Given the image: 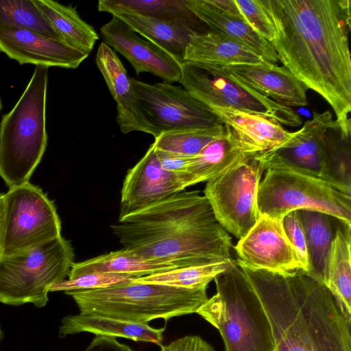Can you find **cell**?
Wrapping results in <instances>:
<instances>
[{"mask_svg": "<svg viewBox=\"0 0 351 351\" xmlns=\"http://www.w3.org/2000/svg\"><path fill=\"white\" fill-rule=\"evenodd\" d=\"M217 10L226 14L243 19L234 0H208ZM244 20V19H243ZM245 21V20H244Z\"/></svg>", "mask_w": 351, "mask_h": 351, "instance_id": "ab89813d", "label": "cell"}, {"mask_svg": "<svg viewBox=\"0 0 351 351\" xmlns=\"http://www.w3.org/2000/svg\"><path fill=\"white\" fill-rule=\"evenodd\" d=\"M48 69L35 67L19 99L0 122V176L9 189L29 182L46 149Z\"/></svg>", "mask_w": 351, "mask_h": 351, "instance_id": "8992f818", "label": "cell"}, {"mask_svg": "<svg viewBox=\"0 0 351 351\" xmlns=\"http://www.w3.org/2000/svg\"><path fill=\"white\" fill-rule=\"evenodd\" d=\"M123 248L180 267L231 258L232 240L199 191H182L111 226Z\"/></svg>", "mask_w": 351, "mask_h": 351, "instance_id": "7a4b0ae2", "label": "cell"}, {"mask_svg": "<svg viewBox=\"0 0 351 351\" xmlns=\"http://www.w3.org/2000/svg\"><path fill=\"white\" fill-rule=\"evenodd\" d=\"M264 59L248 47L210 30L191 36L184 62L218 66L258 64Z\"/></svg>", "mask_w": 351, "mask_h": 351, "instance_id": "cb8c5ba5", "label": "cell"}, {"mask_svg": "<svg viewBox=\"0 0 351 351\" xmlns=\"http://www.w3.org/2000/svg\"><path fill=\"white\" fill-rule=\"evenodd\" d=\"M207 287L186 289L132 282L104 289L65 292L76 303L80 313L148 324L196 313L208 299Z\"/></svg>", "mask_w": 351, "mask_h": 351, "instance_id": "5b68a950", "label": "cell"}, {"mask_svg": "<svg viewBox=\"0 0 351 351\" xmlns=\"http://www.w3.org/2000/svg\"><path fill=\"white\" fill-rule=\"evenodd\" d=\"M186 188L184 176L168 171L162 167L152 143L125 176L121 191L119 219Z\"/></svg>", "mask_w": 351, "mask_h": 351, "instance_id": "9a60e30c", "label": "cell"}, {"mask_svg": "<svg viewBox=\"0 0 351 351\" xmlns=\"http://www.w3.org/2000/svg\"><path fill=\"white\" fill-rule=\"evenodd\" d=\"M237 261L226 259L213 263L178 268L173 270L138 277L133 281L158 284L186 289L208 287V284L223 273L232 269Z\"/></svg>", "mask_w": 351, "mask_h": 351, "instance_id": "4dcf8cb0", "label": "cell"}, {"mask_svg": "<svg viewBox=\"0 0 351 351\" xmlns=\"http://www.w3.org/2000/svg\"><path fill=\"white\" fill-rule=\"evenodd\" d=\"M136 277L112 273H92L68 278L53 285L49 292L104 289L132 282Z\"/></svg>", "mask_w": 351, "mask_h": 351, "instance_id": "836d02e7", "label": "cell"}, {"mask_svg": "<svg viewBox=\"0 0 351 351\" xmlns=\"http://www.w3.org/2000/svg\"><path fill=\"white\" fill-rule=\"evenodd\" d=\"M104 43L123 56L136 75L152 73L165 82H180L182 64L157 45L139 36L117 16L100 28Z\"/></svg>", "mask_w": 351, "mask_h": 351, "instance_id": "2e32d148", "label": "cell"}, {"mask_svg": "<svg viewBox=\"0 0 351 351\" xmlns=\"http://www.w3.org/2000/svg\"><path fill=\"white\" fill-rule=\"evenodd\" d=\"M225 125L224 134L194 156L184 174L186 187L207 182L235 165L258 154L242 143L231 128Z\"/></svg>", "mask_w": 351, "mask_h": 351, "instance_id": "44dd1931", "label": "cell"}, {"mask_svg": "<svg viewBox=\"0 0 351 351\" xmlns=\"http://www.w3.org/2000/svg\"><path fill=\"white\" fill-rule=\"evenodd\" d=\"M3 333L1 330V326H0V344H1V340L3 339Z\"/></svg>", "mask_w": 351, "mask_h": 351, "instance_id": "b9f144b4", "label": "cell"}, {"mask_svg": "<svg viewBox=\"0 0 351 351\" xmlns=\"http://www.w3.org/2000/svg\"><path fill=\"white\" fill-rule=\"evenodd\" d=\"M278 60L351 126L350 0H262Z\"/></svg>", "mask_w": 351, "mask_h": 351, "instance_id": "6da1fadb", "label": "cell"}, {"mask_svg": "<svg viewBox=\"0 0 351 351\" xmlns=\"http://www.w3.org/2000/svg\"><path fill=\"white\" fill-rule=\"evenodd\" d=\"M114 15L142 37L170 53L182 64L185 49L191 36L201 34L184 24L161 21L137 14L118 13Z\"/></svg>", "mask_w": 351, "mask_h": 351, "instance_id": "4316f807", "label": "cell"}, {"mask_svg": "<svg viewBox=\"0 0 351 351\" xmlns=\"http://www.w3.org/2000/svg\"><path fill=\"white\" fill-rule=\"evenodd\" d=\"M0 26L30 30L61 40L35 0H0Z\"/></svg>", "mask_w": 351, "mask_h": 351, "instance_id": "1f68e13d", "label": "cell"}, {"mask_svg": "<svg viewBox=\"0 0 351 351\" xmlns=\"http://www.w3.org/2000/svg\"><path fill=\"white\" fill-rule=\"evenodd\" d=\"M96 64L117 102V122L124 134L133 131L149 134L135 97L131 80L115 52L105 43H100Z\"/></svg>", "mask_w": 351, "mask_h": 351, "instance_id": "d6986e66", "label": "cell"}, {"mask_svg": "<svg viewBox=\"0 0 351 351\" xmlns=\"http://www.w3.org/2000/svg\"><path fill=\"white\" fill-rule=\"evenodd\" d=\"M99 12L112 15L133 13L161 21L189 25L199 33L208 31L204 25L187 8L185 0H100ZM205 26V25H204Z\"/></svg>", "mask_w": 351, "mask_h": 351, "instance_id": "83f0119b", "label": "cell"}, {"mask_svg": "<svg viewBox=\"0 0 351 351\" xmlns=\"http://www.w3.org/2000/svg\"><path fill=\"white\" fill-rule=\"evenodd\" d=\"M35 2L62 41L80 51L90 53L99 36L73 7L52 0Z\"/></svg>", "mask_w": 351, "mask_h": 351, "instance_id": "f1b7e54d", "label": "cell"}, {"mask_svg": "<svg viewBox=\"0 0 351 351\" xmlns=\"http://www.w3.org/2000/svg\"><path fill=\"white\" fill-rule=\"evenodd\" d=\"M243 265L281 274L305 271L285 232L282 220L260 215L257 221L234 247Z\"/></svg>", "mask_w": 351, "mask_h": 351, "instance_id": "5bb4252c", "label": "cell"}, {"mask_svg": "<svg viewBox=\"0 0 351 351\" xmlns=\"http://www.w3.org/2000/svg\"><path fill=\"white\" fill-rule=\"evenodd\" d=\"M181 268L176 264L162 263L139 256L122 248L82 262L73 263L69 278L92 273L126 274L136 278Z\"/></svg>", "mask_w": 351, "mask_h": 351, "instance_id": "484cf974", "label": "cell"}, {"mask_svg": "<svg viewBox=\"0 0 351 351\" xmlns=\"http://www.w3.org/2000/svg\"><path fill=\"white\" fill-rule=\"evenodd\" d=\"M74 258L71 241L62 236L23 252L0 256V302L45 306L49 289L66 279Z\"/></svg>", "mask_w": 351, "mask_h": 351, "instance_id": "ba28073f", "label": "cell"}, {"mask_svg": "<svg viewBox=\"0 0 351 351\" xmlns=\"http://www.w3.org/2000/svg\"><path fill=\"white\" fill-rule=\"evenodd\" d=\"M257 193L260 215L282 219L299 210L333 216L351 226V196L328 182L287 167L266 169Z\"/></svg>", "mask_w": 351, "mask_h": 351, "instance_id": "9c48e42d", "label": "cell"}, {"mask_svg": "<svg viewBox=\"0 0 351 351\" xmlns=\"http://www.w3.org/2000/svg\"><path fill=\"white\" fill-rule=\"evenodd\" d=\"M155 150L162 167L168 171L179 175L184 176L194 158V156H186L160 151L156 148Z\"/></svg>", "mask_w": 351, "mask_h": 351, "instance_id": "8d00e7d4", "label": "cell"}, {"mask_svg": "<svg viewBox=\"0 0 351 351\" xmlns=\"http://www.w3.org/2000/svg\"><path fill=\"white\" fill-rule=\"evenodd\" d=\"M256 158L264 170L273 166L287 167L351 195L350 131L343 130L328 110L313 112L286 144L258 153Z\"/></svg>", "mask_w": 351, "mask_h": 351, "instance_id": "277c9868", "label": "cell"}, {"mask_svg": "<svg viewBox=\"0 0 351 351\" xmlns=\"http://www.w3.org/2000/svg\"><path fill=\"white\" fill-rule=\"evenodd\" d=\"M165 328H154L147 324L89 314L64 317L59 327V337L88 332L96 335L119 337L135 341H147L161 345Z\"/></svg>", "mask_w": 351, "mask_h": 351, "instance_id": "d4e9b609", "label": "cell"}, {"mask_svg": "<svg viewBox=\"0 0 351 351\" xmlns=\"http://www.w3.org/2000/svg\"><path fill=\"white\" fill-rule=\"evenodd\" d=\"M219 67L239 84L279 104L291 108L308 104V88L283 66L263 60L258 64Z\"/></svg>", "mask_w": 351, "mask_h": 351, "instance_id": "ac0fdd59", "label": "cell"}, {"mask_svg": "<svg viewBox=\"0 0 351 351\" xmlns=\"http://www.w3.org/2000/svg\"><path fill=\"white\" fill-rule=\"evenodd\" d=\"M210 109L242 143L256 153L276 149L294 135V132L285 130L275 117L267 114L224 107Z\"/></svg>", "mask_w": 351, "mask_h": 351, "instance_id": "ffe728a7", "label": "cell"}, {"mask_svg": "<svg viewBox=\"0 0 351 351\" xmlns=\"http://www.w3.org/2000/svg\"><path fill=\"white\" fill-rule=\"evenodd\" d=\"M160 346V351H215L209 343L197 335H187Z\"/></svg>", "mask_w": 351, "mask_h": 351, "instance_id": "74e56055", "label": "cell"}, {"mask_svg": "<svg viewBox=\"0 0 351 351\" xmlns=\"http://www.w3.org/2000/svg\"><path fill=\"white\" fill-rule=\"evenodd\" d=\"M225 131L226 125L222 123L206 128L171 132L155 138L153 143L158 150L193 157Z\"/></svg>", "mask_w": 351, "mask_h": 351, "instance_id": "d6a6232c", "label": "cell"}, {"mask_svg": "<svg viewBox=\"0 0 351 351\" xmlns=\"http://www.w3.org/2000/svg\"><path fill=\"white\" fill-rule=\"evenodd\" d=\"M214 281L216 294L195 313L219 330L225 351H274L267 315L237 263Z\"/></svg>", "mask_w": 351, "mask_h": 351, "instance_id": "52a82bcc", "label": "cell"}, {"mask_svg": "<svg viewBox=\"0 0 351 351\" xmlns=\"http://www.w3.org/2000/svg\"><path fill=\"white\" fill-rule=\"evenodd\" d=\"M1 109H2V101H1V98L0 97V112L1 111Z\"/></svg>", "mask_w": 351, "mask_h": 351, "instance_id": "7bdbcfd3", "label": "cell"}, {"mask_svg": "<svg viewBox=\"0 0 351 351\" xmlns=\"http://www.w3.org/2000/svg\"><path fill=\"white\" fill-rule=\"evenodd\" d=\"M84 351H134L117 341L115 337L96 335Z\"/></svg>", "mask_w": 351, "mask_h": 351, "instance_id": "f35d334b", "label": "cell"}, {"mask_svg": "<svg viewBox=\"0 0 351 351\" xmlns=\"http://www.w3.org/2000/svg\"><path fill=\"white\" fill-rule=\"evenodd\" d=\"M265 170L256 156L206 182L204 193L217 221L239 240L257 221V193Z\"/></svg>", "mask_w": 351, "mask_h": 351, "instance_id": "7c38bea8", "label": "cell"}, {"mask_svg": "<svg viewBox=\"0 0 351 351\" xmlns=\"http://www.w3.org/2000/svg\"><path fill=\"white\" fill-rule=\"evenodd\" d=\"M61 221L53 201L29 182L4 193L0 256L23 252L60 237Z\"/></svg>", "mask_w": 351, "mask_h": 351, "instance_id": "30bf717a", "label": "cell"}, {"mask_svg": "<svg viewBox=\"0 0 351 351\" xmlns=\"http://www.w3.org/2000/svg\"><path fill=\"white\" fill-rule=\"evenodd\" d=\"M142 117L154 138L161 134L222 124L210 108L182 86L148 84L130 78Z\"/></svg>", "mask_w": 351, "mask_h": 351, "instance_id": "4fadbf2b", "label": "cell"}, {"mask_svg": "<svg viewBox=\"0 0 351 351\" xmlns=\"http://www.w3.org/2000/svg\"><path fill=\"white\" fill-rule=\"evenodd\" d=\"M298 211L306 239L311 265L310 274L322 281L327 254L337 228L342 221L320 211L313 210Z\"/></svg>", "mask_w": 351, "mask_h": 351, "instance_id": "f546056e", "label": "cell"}, {"mask_svg": "<svg viewBox=\"0 0 351 351\" xmlns=\"http://www.w3.org/2000/svg\"><path fill=\"white\" fill-rule=\"evenodd\" d=\"M351 226L341 223L327 254L322 282L333 296L346 319L351 323Z\"/></svg>", "mask_w": 351, "mask_h": 351, "instance_id": "603a6c76", "label": "cell"}, {"mask_svg": "<svg viewBox=\"0 0 351 351\" xmlns=\"http://www.w3.org/2000/svg\"><path fill=\"white\" fill-rule=\"evenodd\" d=\"M0 51L19 64L76 69L89 54L37 32L0 26Z\"/></svg>", "mask_w": 351, "mask_h": 351, "instance_id": "e0dca14e", "label": "cell"}, {"mask_svg": "<svg viewBox=\"0 0 351 351\" xmlns=\"http://www.w3.org/2000/svg\"><path fill=\"white\" fill-rule=\"evenodd\" d=\"M185 3L208 30L248 47L266 61L274 64L278 61L271 43L256 33L243 19L221 12L208 0H185Z\"/></svg>", "mask_w": 351, "mask_h": 351, "instance_id": "7402d4cb", "label": "cell"}, {"mask_svg": "<svg viewBox=\"0 0 351 351\" xmlns=\"http://www.w3.org/2000/svg\"><path fill=\"white\" fill-rule=\"evenodd\" d=\"M237 263L267 315L274 351H351V323L320 280L303 270L281 274Z\"/></svg>", "mask_w": 351, "mask_h": 351, "instance_id": "3957f363", "label": "cell"}, {"mask_svg": "<svg viewBox=\"0 0 351 351\" xmlns=\"http://www.w3.org/2000/svg\"><path fill=\"white\" fill-rule=\"evenodd\" d=\"M282 225L287 237L295 249L305 271L310 273L306 239L298 211L294 210L285 215L282 219Z\"/></svg>", "mask_w": 351, "mask_h": 351, "instance_id": "d590c367", "label": "cell"}, {"mask_svg": "<svg viewBox=\"0 0 351 351\" xmlns=\"http://www.w3.org/2000/svg\"><path fill=\"white\" fill-rule=\"evenodd\" d=\"M180 83L208 108L224 107L267 114L289 126L302 123L301 118L291 108L239 84L217 66L184 62Z\"/></svg>", "mask_w": 351, "mask_h": 351, "instance_id": "8fae6325", "label": "cell"}, {"mask_svg": "<svg viewBox=\"0 0 351 351\" xmlns=\"http://www.w3.org/2000/svg\"><path fill=\"white\" fill-rule=\"evenodd\" d=\"M4 215V194H0V237Z\"/></svg>", "mask_w": 351, "mask_h": 351, "instance_id": "60d3db41", "label": "cell"}, {"mask_svg": "<svg viewBox=\"0 0 351 351\" xmlns=\"http://www.w3.org/2000/svg\"><path fill=\"white\" fill-rule=\"evenodd\" d=\"M245 21L260 36L269 43L274 32L262 0H234Z\"/></svg>", "mask_w": 351, "mask_h": 351, "instance_id": "e575fe53", "label": "cell"}]
</instances>
